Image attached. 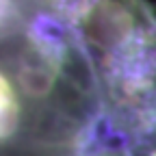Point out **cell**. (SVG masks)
I'll return each instance as SVG.
<instances>
[{
  "label": "cell",
  "mask_w": 156,
  "mask_h": 156,
  "mask_svg": "<svg viewBox=\"0 0 156 156\" xmlns=\"http://www.w3.org/2000/svg\"><path fill=\"white\" fill-rule=\"evenodd\" d=\"M17 122V102L13 87L7 78L0 74V139L9 136Z\"/></svg>",
  "instance_id": "obj_1"
}]
</instances>
